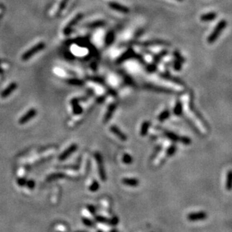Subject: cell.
Listing matches in <instances>:
<instances>
[{
	"label": "cell",
	"instance_id": "cell-18",
	"mask_svg": "<svg viewBox=\"0 0 232 232\" xmlns=\"http://www.w3.org/2000/svg\"><path fill=\"white\" fill-rule=\"evenodd\" d=\"M163 77H164L165 79H168V80H170V81H172V82H175V83L178 84H180V85H182V86L185 85V83L183 82V81L180 80L179 79H177V78H175V77L171 76V75H169V74H167V75H163Z\"/></svg>",
	"mask_w": 232,
	"mask_h": 232
},
{
	"label": "cell",
	"instance_id": "cell-4",
	"mask_svg": "<svg viewBox=\"0 0 232 232\" xmlns=\"http://www.w3.org/2000/svg\"><path fill=\"white\" fill-rule=\"evenodd\" d=\"M36 113H37V112H36V110L35 109H29V111L26 113L24 116H22L21 118V119L19 120V124H21V125H24V124L27 123L29 120H31L32 118H34L35 116H36Z\"/></svg>",
	"mask_w": 232,
	"mask_h": 232
},
{
	"label": "cell",
	"instance_id": "cell-30",
	"mask_svg": "<svg viewBox=\"0 0 232 232\" xmlns=\"http://www.w3.org/2000/svg\"><path fill=\"white\" fill-rule=\"evenodd\" d=\"M181 142L185 145H189L191 142V140L188 137H182Z\"/></svg>",
	"mask_w": 232,
	"mask_h": 232
},
{
	"label": "cell",
	"instance_id": "cell-22",
	"mask_svg": "<svg viewBox=\"0 0 232 232\" xmlns=\"http://www.w3.org/2000/svg\"><path fill=\"white\" fill-rule=\"evenodd\" d=\"M96 220L97 221L100 223H103V224H109V219H108L107 218L102 216H97L95 217Z\"/></svg>",
	"mask_w": 232,
	"mask_h": 232
},
{
	"label": "cell",
	"instance_id": "cell-29",
	"mask_svg": "<svg viewBox=\"0 0 232 232\" xmlns=\"http://www.w3.org/2000/svg\"><path fill=\"white\" fill-rule=\"evenodd\" d=\"M113 39H114V34H113V33H109L108 34L107 38H106V44H110L112 42Z\"/></svg>",
	"mask_w": 232,
	"mask_h": 232
},
{
	"label": "cell",
	"instance_id": "cell-35",
	"mask_svg": "<svg viewBox=\"0 0 232 232\" xmlns=\"http://www.w3.org/2000/svg\"><path fill=\"white\" fill-rule=\"evenodd\" d=\"M26 183V179L25 178H21L17 179V184L20 186H24Z\"/></svg>",
	"mask_w": 232,
	"mask_h": 232
},
{
	"label": "cell",
	"instance_id": "cell-27",
	"mask_svg": "<svg viewBox=\"0 0 232 232\" xmlns=\"http://www.w3.org/2000/svg\"><path fill=\"white\" fill-rule=\"evenodd\" d=\"M174 56H175V57H176V60H179V61L182 62V63H184L185 62V59L184 57H183V56H182L180 54H179V51H176L175 52H174Z\"/></svg>",
	"mask_w": 232,
	"mask_h": 232
},
{
	"label": "cell",
	"instance_id": "cell-34",
	"mask_svg": "<svg viewBox=\"0 0 232 232\" xmlns=\"http://www.w3.org/2000/svg\"><path fill=\"white\" fill-rule=\"evenodd\" d=\"M87 210H89V212H90V213L93 214V215H95L96 208L94 207V206H93V205H87Z\"/></svg>",
	"mask_w": 232,
	"mask_h": 232
},
{
	"label": "cell",
	"instance_id": "cell-38",
	"mask_svg": "<svg viewBox=\"0 0 232 232\" xmlns=\"http://www.w3.org/2000/svg\"><path fill=\"white\" fill-rule=\"evenodd\" d=\"M97 232H102V231H97Z\"/></svg>",
	"mask_w": 232,
	"mask_h": 232
},
{
	"label": "cell",
	"instance_id": "cell-13",
	"mask_svg": "<svg viewBox=\"0 0 232 232\" xmlns=\"http://www.w3.org/2000/svg\"><path fill=\"white\" fill-rule=\"evenodd\" d=\"M183 102L181 101L178 100L175 104L173 109V112L174 114L176 115V116H181L183 114Z\"/></svg>",
	"mask_w": 232,
	"mask_h": 232
},
{
	"label": "cell",
	"instance_id": "cell-16",
	"mask_svg": "<svg viewBox=\"0 0 232 232\" xmlns=\"http://www.w3.org/2000/svg\"><path fill=\"white\" fill-rule=\"evenodd\" d=\"M149 127H150V122H149L148 121H144L143 124L142 125L141 130H140V134H141V136L144 137V136H145V135L147 134L148 130H149Z\"/></svg>",
	"mask_w": 232,
	"mask_h": 232
},
{
	"label": "cell",
	"instance_id": "cell-25",
	"mask_svg": "<svg viewBox=\"0 0 232 232\" xmlns=\"http://www.w3.org/2000/svg\"><path fill=\"white\" fill-rule=\"evenodd\" d=\"M123 162L126 164H130L133 162V158L131 156L128 154H125L123 156Z\"/></svg>",
	"mask_w": 232,
	"mask_h": 232
},
{
	"label": "cell",
	"instance_id": "cell-28",
	"mask_svg": "<svg viewBox=\"0 0 232 232\" xmlns=\"http://www.w3.org/2000/svg\"><path fill=\"white\" fill-rule=\"evenodd\" d=\"M104 24V22L103 21H96V22L92 23V24H90L87 25V26L89 27H97V26H102Z\"/></svg>",
	"mask_w": 232,
	"mask_h": 232
},
{
	"label": "cell",
	"instance_id": "cell-37",
	"mask_svg": "<svg viewBox=\"0 0 232 232\" xmlns=\"http://www.w3.org/2000/svg\"><path fill=\"white\" fill-rule=\"evenodd\" d=\"M155 69H156L155 65H151L148 67V70H149V72H154Z\"/></svg>",
	"mask_w": 232,
	"mask_h": 232
},
{
	"label": "cell",
	"instance_id": "cell-40",
	"mask_svg": "<svg viewBox=\"0 0 232 232\" xmlns=\"http://www.w3.org/2000/svg\"><path fill=\"white\" fill-rule=\"evenodd\" d=\"M79 232H85V231H79Z\"/></svg>",
	"mask_w": 232,
	"mask_h": 232
},
{
	"label": "cell",
	"instance_id": "cell-12",
	"mask_svg": "<svg viewBox=\"0 0 232 232\" xmlns=\"http://www.w3.org/2000/svg\"><path fill=\"white\" fill-rule=\"evenodd\" d=\"M216 14L215 12H210L207 14H204L200 17V20L203 22H209V21H214L216 17Z\"/></svg>",
	"mask_w": 232,
	"mask_h": 232
},
{
	"label": "cell",
	"instance_id": "cell-32",
	"mask_svg": "<svg viewBox=\"0 0 232 232\" xmlns=\"http://www.w3.org/2000/svg\"><path fill=\"white\" fill-rule=\"evenodd\" d=\"M69 83L71 84H75V85H82V82H81L79 79H71L69 81Z\"/></svg>",
	"mask_w": 232,
	"mask_h": 232
},
{
	"label": "cell",
	"instance_id": "cell-33",
	"mask_svg": "<svg viewBox=\"0 0 232 232\" xmlns=\"http://www.w3.org/2000/svg\"><path fill=\"white\" fill-rule=\"evenodd\" d=\"M118 223V218L117 216H114L111 219H109V225H116Z\"/></svg>",
	"mask_w": 232,
	"mask_h": 232
},
{
	"label": "cell",
	"instance_id": "cell-1",
	"mask_svg": "<svg viewBox=\"0 0 232 232\" xmlns=\"http://www.w3.org/2000/svg\"><path fill=\"white\" fill-rule=\"evenodd\" d=\"M227 26V22L225 21H221L220 22H218V24L216 26V27L214 28L213 33L209 36L208 37V42L210 44H213L216 40L219 37L220 34L222 33V32L223 31V29H225V27Z\"/></svg>",
	"mask_w": 232,
	"mask_h": 232
},
{
	"label": "cell",
	"instance_id": "cell-17",
	"mask_svg": "<svg viewBox=\"0 0 232 232\" xmlns=\"http://www.w3.org/2000/svg\"><path fill=\"white\" fill-rule=\"evenodd\" d=\"M226 188L228 191L232 190V170H229L226 179Z\"/></svg>",
	"mask_w": 232,
	"mask_h": 232
},
{
	"label": "cell",
	"instance_id": "cell-6",
	"mask_svg": "<svg viewBox=\"0 0 232 232\" xmlns=\"http://www.w3.org/2000/svg\"><path fill=\"white\" fill-rule=\"evenodd\" d=\"M76 149H77L76 144H72V145H71L69 147L68 149H66V150L64 151L60 156H59V160H66L69 156H70L72 153H73V152H75Z\"/></svg>",
	"mask_w": 232,
	"mask_h": 232
},
{
	"label": "cell",
	"instance_id": "cell-2",
	"mask_svg": "<svg viewBox=\"0 0 232 232\" xmlns=\"http://www.w3.org/2000/svg\"><path fill=\"white\" fill-rule=\"evenodd\" d=\"M45 47V44L44 42H40L39 44H36L34 47H33L32 48H30L29 50H28L26 52L23 54L22 56V60H29V58L32 57L34 54H36V53L41 51L42 50H43Z\"/></svg>",
	"mask_w": 232,
	"mask_h": 232
},
{
	"label": "cell",
	"instance_id": "cell-24",
	"mask_svg": "<svg viewBox=\"0 0 232 232\" xmlns=\"http://www.w3.org/2000/svg\"><path fill=\"white\" fill-rule=\"evenodd\" d=\"M99 188H100V185H99V183H98V182L94 181L93 182L92 184L90 185L89 190L91 191H93V192H95V191H97L98 189H99Z\"/></svg>",
	"mask_w": 232,
	"mask_h": 232
},
{
	"label": "cell",
	"instance_id": "cell-36",
	"mask_svg": "<svg viewBox=\"0 0 232 232\" xmlns=\"http://www.w3.org/2000/svg\"><path fill=\"white\" fill-rule=\"evenodd\" d=\"M67 2H68V0H63L61 2V3H60V7H59V9H60V11H62L63 10L64 8H65L66 5H67Z\"/></svg>",
	"mask_w": 232,
	"mask_h": 232
},
{
	"label": "cell",
	"instance_id": "cell-11",
	"mask_svg": "<svg viewBox=\"0 0 232 232\" xmlns=\"http://www.w3.org/2000/svg\"><path fill=\"white\" fill-rule=\"evenodd\" d=\"M122 183L125 185L136 187L139 185V181L138 179H134V178H125L122 179Z\"/></svg>",
	"mask_w": 232,
	"mask_h": 232
},
{
	"label": "cell",
	"instance_id": "cell-39",
	"mask_svg": "<svg viewBox=\"0 0 232 232\" xmlns=\"http://www.w3.org/2000/svg\"><path fill=\"white\" fill-rule=\"evenodd\" d=\"M178 1H183V0H178Z\"/></svg>",
	"mask_w": 232,
	"mask_h": 232
},
{
	"label": "cell",
	"instance_id": "cell-9",
	"mask_svg": "<svg viewBox=\"0 0 232 232\" xmlns=\"http://www.w3.org/2000/svg\"><path fill=\"white\" fill-rule=\"evenodd\" d=\"M82 14H77V15L75 16L73 19H72V21H70L69 24H68V26H67L65 29V34H69V33L70 30H71V27H72V26H74L75 24H76L77 23L79 22L81 19H82Z\"/></svg>",
	"mask_w": 232,
	"mask_h": 232
},
{
	"label": "cell",
	"instance_id": "cell-5",
	"mask_svg": "<svg viewBox=\"0 0 232 232\" xmlns=\"http://www.w3.org/2000/svg\"><path fill=\"white\" fill-rule=\"evenodd\" d=\"M207 217V214L204 212H199V213H192L188 214L187 218L189 221L194 222V221H201L206 219Z\"/></svg>",
	"mask_w": 232,
	"mask_h": 232
},
{
	"label": "cell",
	"instance_id": "cell-10",
	"mask_svg": "<svg viewBox=\"0 0 232 232\" xmlns=\"http://www.w3.org/2000/svg\"><path fill=\"white\" fill-rule=\"evenodd\" d=\"M110 130H111V131L115 135H116V136H117V137H118L121 140H122V141H126L127 140V137L124 134L123 132L121 131L118 127L112 126L111 128H110Z\"/></svg>",
	"mask_w": 232,
	"mask_h": 232
},
{
	"label": "cell",
	"instance_id": "cell-20",
	"mask_svg": "<svg viewBox=\"0 0 232 232\" xmlns=\"http://www.w3.org/2000/svg\"><path fill=\"white\" fill-rule=\"evenodd\" d=\"M115 108H116V106L115 104L111 105V106H109V110H108V112H106V117H105V118H104L105 122H106V121H107L109 119V118H111L112 114L113 112L115 111Z\"/></svg>",
	"mask_w": 232,
	"mask_h": 232
},
{
	"label": "cell",
	"instance_id": "cell-26",
	"mask_svg": "<svg viewBox=\"0 0 232 232\" xmlns=\"http://www.w3.org/2000/svg\"><path fill=\"white\" fill-rule=\"evenodd\" d=\"M182 67H183V63L179 60H176L173 63V68L176 71H180L182 69Z\"/></svg>",
	"mask_w": 232,
	"mask_h": 232
},
{
	"label": "cell",
	"instance_id": "cell-19",
	"mask_svg": "<svg viewBox=\"0 0 232 232\" xmlns=\"http://www.w3.org/2000/svg\"><path fill=\"white\" fill-rule=\"evenodd\" d=\"M170 115V111L169 110H167V109H166V110L163 111L159 115L158 120L162 122V121H165L166 119H167V118H169Z\"/></svg>",
	"mask_w": 232,
	"mask_h": 232
},
{
	"label": "cell",
	"instance_id": "cell-8",
	"mask_svg": "<svg viewBox=\"0 0 232 232\" xmlns=\"http://www.w3.org/2000/svg\"><path fill=\"white\" fill-rule=\"evenodd\" d=\"M17 85L16 83H11V84H9V87H7L3 91L1 94V97L2 98H5L7 97L8 96L10 95L12 92H14V91L17 88Z\"/></svg>",
	"mask_w": 232,
	"mask_h": 232
},
{
	"label": "cell",
	"instance_id": "cell-23",
	"mask_svg": "<svg viewBox=\"0 0 232 232\" xmlns=\"http://www.w3.org/2000/svg\"><path fill=\"white\" fill-rule=\"evenodd\" d=\"M82 222H83L84 225H87V226H88V227H94V226H95V224H94V222H93L91 219H89V218H84V217H83L82 219Z\"/></svg>",
	"mask_w": 232,
	"mask_h": 232
},
{
	"label": "cell",
	"instance_id": "cell-3",
	"mask_svg": "<svg viewBox=\"0 0 232 232\" xmlns=\"http://www.w3.org/2000/svg\"><path fill=\"white\" fill-rule=\"evenodd\" d=\"M95 158L97 160V163L100 177L102 181H105L106 179V171H105L104 165H103V160H102V156H101L100 154L97 152V153L95 154Z\"/></svg>",
	"mask_w": 232,
	"mask_h": 232
},
{
	"label": "cell",
	"instance_id": "cell-14",
	"mask_svg": "<svg viewBox=\"0 0 232 232\" xmlns=\"http://www.w3.org/2000/svg\"><path fill=\"white\" fill-rule=\"evenodd\" d=\"M165 136L168 139H170V140L173 142H181L182 137H179V135L176 134V133H173V132L167 131L165 132Z\"/></svg>",
	"mask_w": 232,
	"mask_h": 232
},
{
	"label": "cell",
	"instance_id": "cell-7",
	"mask_svg": "<svg viewBox=\"0 0 232 232\" xmlns=\"http://www.w3.org/2000/svg\"><path fill=\"white\" fill-rule=\"evenodd\" d=\"M109 5L111 9H114V10L117 11L125 13V14H127L130 11V9H128L127 7H126V6L123 5H121L119 3H117V2H109Z\"/></svg>",
	"mask_w": 232,
	"mask_h": 232
},
{
	"label": "cell",
	"instance_id": "cell-21",
	"mask_svg": "<svg viewBox=\"0 0 232 232\" xmlns=\"http://www.w3.org/2000/svg\"><path fill=\"white\" fill-rule=\"evenodd\" d=\"M176 145H170V146L167 150V156H168V157H170V156L173 155L174 154H175V152H176Z\"/></svg>",
	"mask_w": 232,
	"mask_h": 232
},
{
	"label": "cell",
	"instance_id": "cell-31",
	"mask_svg": "<svg viewBox=\"0 0 232 232\" xmlns=\"http://www.w3.org/2000/svg\"><path fill=\"white\" fill-rule=\"evenodd\" d=\"M26 186L29 189H33L35 188V185H36V183L33 180H29V181H26Z\"/></svg>",
	"mask_w": 232,
	"mask_h": 232
},
{
	"label": "cell",
	"instance_id": "cell-15",
	"mask_svg": "<svg viewBox=\"0 0 232 232\" xmlns=\"http://www.w3.org/2000/svg\"><path fill=\"white\" fill-rule=\"evenodd\" d=\"M66 177V175L64 173H54L50 175L49 176H48L47 178V181L51 182L54 180H57V179H63Z\"/></svg>",
	"mask_w": 232,
	"mask_h": 232
}]
</instances>
